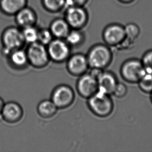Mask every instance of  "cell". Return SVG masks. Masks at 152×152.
Here are the masks:
<instances>
[{
	"label": "cell",
	"mask_w": 152,
	"mask_h": 152,
	"mask_svg": "<svg viewBox=\"0 0 152 152\" xmlns=\"http://www.w3.org/2000/svg\"><path fill=\"white\" fill-rule=\"evenodd\" d=\"M123 2H126V3H129V2H132L134 0H121Z\"/></svg>",
	"instance_id": "cell-30"
},
{
	"label": "cell",
	"mask_w": 152,
	"mask_h": 152,
	"mask_svg": "<svg viewBox=\"0 0 152 152\" xmlns=\"http://www.w3.org/2000/svg\"><path fill=\"white\" fill-rule=\"evenodd\" d=\"M23 109L16 102H10L4 104L1 115L6 121L10 123L18 121L23 116Z\"/></svg>",
	"instance_id": "cell-13"
},
{
	"label": "cell",
	"mask_w": 152,
	"mask_h": 152,
	"mask_svg": "<svg viewBox=\"0 0 152 152\" xmlns=\"http://www.w3.org/2000/svg\"><path fill=\"white\" fill-rule=\"evenodd\" d=\"M3 43L8 52L20 48L25 42L22 31L15 28H10L4 32L2 37Z\"/></svg>",
	"instance_id": "cell-8"
},
{
	"label": "cell",
	"mask_w": 152,
	"mask_h": 152,
	"mask_svg": "<svg viewBox=\"0 0 152 152\" xmlns=\"http://www.w3.org/2000/svg\"><path fill=\"white\" fill-rule=\"evenodd\" d=\"M138 83L140 89L144 93H152V73L146 72Z\"/></svg>",
	"instance_id": "cell-20"
},
{
	"label": "cell",
	"mask_w": 152,
	"mask_h": 152,
	"mask_svg": "<svg viewBox=\"0 0 152 152\" xmlns=\"http://www.w3.org/2000/svg\"><path fill=\"white\" fill-rule=\"evenodd\" d=\"M87 0H65L64 6H67L68 8L74 6H80L84 4Z\"/></svg>",
	"instance_id": "cell-27"
},
{
	"label": "cell",
	"mask_w": 152,
	"mask_h": 152,
	"mask_svg": "<svg viewBox=\"0 0 152 152\" xmlns=\"http://www.w3.org/2000/svg\"><path fill=\"white\" fill-rule=\"evenodd\" d=\"M43 2L48 10L56 11L64 6L65 0H43Z\"/></svg>",
	"instance_id": "cell-24"
},
{
	"label": "cell",
	"mask_w": 152,
	"mask_h": 152,
	"mask_svg": "<svg viewBox=\"0 0 152 152\" xmlns=\"http://www.w3.org/2000/svg\"><path fill=\"white\" fill-rule=\"evenodd\" d=\"M88 105L94 114L101 117L109 116L114 108L113 101L110 95L98 91L89 98Z\"/></svg>",
	"instance_id": "cell-1"
},
{
	"label": "cell",
	"mask_w": 152,
	"mask_h": 152,
	"mask_svg": "<svg viewBox=\"0 0 152 152\" xmlns=\"http://www.w3.org/2000/svg\"><path fill=\"white\" fill-rule=\"evenodd\" d=\"M57 107L51 100H44L37 106V111L39 115L45 118L53 116L57 113Z\"/></svg>",
	"instance_id": "cell-17"
},
{
	"label": "cell",
	"mask_w": 152,
	"mask_h": 152,
	"mask_svg": "<svg viewBox=\"0 0 152 152\" xmlns=\"http://www.w3.org/2000/svg\"><path fill=\"white\" fill-rule=\"evenodd\" d=\"M97 81L98 91L109 95L113 94L115 87L118 83L114 74L107 71H103Z\"/></svg>",
	"instance_id": "cell-12"
},
{
	"label": "cell",
	"mask_w": 152,
	"mask_h": 152,
	"mask_svg": "<svg viewBox=\"0 0 152 152\" xmlns=\"http://www.w3.org/2000/svg\"><path fill=\"white\" fill-rule=\"evenodd\" d=\"M151 100H152V92L151 93Z\"/></svg>",
	"instance_id": "cell-31"
},
{
	"label": "cell",
	"mask_w": 152,
	"mask_h": 152,
	"mask_svg": "<svg viewBox=\"0 0 152 152\" xmlns=\"http://www.w3.org/2000/svg\"><path fill=\"white\" fill-rule=\"evenodd\" d=\"M124 28L126 37L130 40L136 39L140 34V28L134 23H129Z\"/></svg>",
	"instance_id": "cell-22"
},
{
	"label": "cell",
	"mask_w": 152,
	"mask_h": 152,
	"mask_svg": "<svg viewBox=\"0 0 152 152\" xmlns=\"http://www.w3.org/2000/svg\"><path fill=\"white\" fill-rule=\"evenodd\" d=\"M103 72V70L98 68H91L89 74H91V76L98 80Z\"/></svg>",
	"instance_id": "cell-28"
},
{
	"label": "cell",
	"mask_w": 152,
	"mask_h": 152,
	"mask_svg": "<svg viewBox=\"0 0 152 152\" xmlns=\"http://www.w3.org/2000/svg\"><path fill=\"white\" fill-rule=\"evenodd\" d=\"M26 0H1L2 10L8 14H14L25 7Z\"/></svg>",
	"instance_id": "cell-15"
},
{
	"label": "cell",
	"mask_w": 152,
	"mask_h": 152,
	"mask_svg": "<svg viewBox=\"0 0 152 152\" xmlns=\"http://www.w3.org/2000/svg\"><path fill=\"white\" fill-rule=\"evenodd\" d=\"M146 73L141 61L136 59L128 60L121 66V73L128 82H138Z\"/></svg>",
	"instance_id": "cell-4"
},
{
	"label": "cell",
	"mask_w": 152,
	"mask_h": 152,
	"mask_svg": "<svg viewBox=\"0 0 152 152\" xmlns=\"http://www.w3.org/2000/svg\"><path fill=\"white\" fill-rule=\"evenodd\" d=\"M47 49L50 59L55 62L61 63L70 57V46L61 39L52 40L48 45Z\"/></svg>",
	"instance_id": "cell-5"
},
{
	"label": "cell",
	"mask_w": 152,
	"mask_h": 152,
	"mask_svg": "<svg viewBox=\"0 0 152 152\" xmlns=\"http://www.w3.org/2000/svg\"><path fill=\"white\" fill-rule=\"evenodd\" d=\"M126 38L125 28L119 25H112L107 27L103 33L104 40L109 45H117Z\"/></svg>",
	"instance_id": "cell-10"
},
{
	"label": "cell",
	"mask_w": 152,
	"mask_h": 152,
	"mask_svg": "<svg viewBox=\"0 0 152 152\" xmlns=\"http://www.w3.org/2000/svg\"><path fill=\"white\" fill-rule=\"evenodd\" d=\"M50 31L57 39H65L70 32V26L62 19H57L51 23Z\"/></svg>",
	"instance_id": "cell-14"
},
{
	"label": "cell",
	"mask_w": 152,
	"mask_h": 152,
	"mask_svg": "<svg viewBox=\"0 0 152 152\" xmlns=\"http://www.w3.org/2000/svg\"><path fill=\"white\" fill-rule=\"evenodd\" d=\"M67 69L74 76H81L86 73L89 68L87 56L81 53L74 54L68 58Z\"/></svg>",
	"instance_id": "cell-9"
},
{
	"label": "cell",
	"mask_w": 152,
	"mask_h": 152,
	"mask_svg": "<svg viewBox=\"0 0 152 152\" xmlns=\"http://www.w3.org/2000/svg\"><path fill=\"white\" fill-rule=\"evenodd\" d=\"M16 20L23 28L33 26L35 21V14L30 9L24 7L17 13Z\"/></svg>",
	"instance_id": "cell-16"
},
{
	"label": "cell",
	"mask_w": 152,
	"mask_h": 152,
	"mask_svg": "<svg viewBox=\"0 0 152 152\" xmlns=\"http://www.w3.org/2000/svg\"><path fill=\"white\" fill-rule=\"evenodd\" d=\"M66 41L70 46H76L80 45L83 40L82 34L79 31L73 30L70 31L66 37Z\"/></svg>",
	"instance_id": "cell-21"
},
{
	"label": "cell",
	"mask_w": 152,
	"mask_h": 152,
	"mask_svg": "<svg viewBox=\"0 0 152 152\" xmlns=\"http://www.w3.org/2000/svg\"><path fill=\"white\" fill-rule=\"evenodd\" d=\"M87 58L90 68L103 70L111 64L112 53L107 46L99 44L94 46L89 50Z\"/></svg>",
	"instance_id": "cell-2"
},
{
	"label": "cell",
	"mask_w": 152,
	"mask_h": 152,
	"mask_svg": "<svg viewBox=\"0 0 152 152\" xmlns=\"http://www.w3.org/2000/svg\"><path fill=\"white\" fill-rule=\"evenodd\" d=\"M26 53L28 62L35 68H44L50 61L47 48L39 42L30 44Z\"/></svg>",
	"instance_id": "cell-3"
},
{
	"label": "cell",
	"mask_w": 152,
	"mask_h": 152,
	"mask_svg": "<svg viewBox=\"0 0 152 152\" xmlns=\"http://www.w3.org/2000/svg\"><path fill=\"white\" fill-rule=\"evenodd\" d=\"M66 19L70 26L78 29L85 25L87 19L86 13L79 6H72L68 8Z\"/></svg>",
	"instance_id": "cell-11"
},
{
	"label": "cell",
	"mask_w": 152,
	"mask_h": 152,
	"mask_svg": "<svg viewBox=\"0 0 152 152\" xmlns=\"http://www.w3.org/2000/svg\"><path fill=\"white\" fill-rule=\"evenodd\" d=\"M4 104L3 101L1 98H0V115L1 114V113H2V109L3 107Z\"/></svg>",
	"instance_id": "cell-29"
},
{
	"label": "cell",
	"mask_w": 152,
	"mask_h": 152,
	"mask_svg": "<svg viewBox=\"0 0 152 152\" xmlns=\"http://www.w3.org/2000/svg\"><path fill=\"white\" fill-rule=\"evenodd\" d=\"M10 60L12 64L18 68H23L29 62L27 53L20 48L12 50L10 53Z\"/></svg>",
	"instance_id": "cell-18"
},
{
	"label": "cell",
	"mask_w": 152,
	"mask_h": 152,
	"mask_svg": "<svg viewBox=\"0 0 152 152\" xmlns=\"http://www.w3.org/2000/svg\"><path fill=\"white\" fill-rule=\"evenodd\" d=\"M39 32V31H37V29L33 26L23 28L22 33L25 42L29 44L38 42Z\"/></svg>",
	"instance_id": "cell-19"
},
{
	"label": "cell",
	"mask_w": 152,
	"mask_h": 152,
	"mask_svg": "<svg viewBox=\"0 0 152 152\" xmlns=\"http://www.w3.org/2000/svg\"><path fill=\"white\" fill-rule=\"evenodd\" d=\"M53 35L50 30L43 29L39 32L38 42L44 45H48L53 40Z\"/></svg>",
	"instance_id": "cell-23"
},
{
	"label": "cell",
	"mask_w": 152,
	"mask_h": 152,
	"mask_svg": "<svg viewBox=\"0 0 152 152\" xmlns=\"http://www.w3.org/2000/svg\"><path fill=\"white\" fill-rule=\"evenodd\" d=\"M51 98V100L58 109H64L73 103L75 99V94L70 86L61 85L55 89Z\"/></svg>",
	"instance_id": "cell-6"
},
{
	"label": "cell",
	"mask_w": 152,
	"mask_h": 152,
	"mask_svg": "<svg viewBox=\"0 0 152 152\" xmlns=\"http://www.w3.org/2000/svg\"><path fill=\"white\" fill-rule=\"evenodd\" d=\"M76 87L80 96L88 99L98 91V81L91 74L85 73L80 76L77 83Z\"/></svg>",
	"instance_id": "cell-7"
},
{
	"label": "cell",
	"mask_w": 152,
	"mask_h": 152,
	"mask_svg": "<svg viewBox=\"0 0 152 152\" xmlns=\"http://www.w3.org/2000/svg\"><path fill=\"white\" fill-rule=\"evenodd\" d=\"M127 93V88L125 85L121 83H118L116 86L114 91L113 95L117 98H123L125 97Z\"/></svg>",
	"instance_id": "cell-26"
},
{
	"label": "cell",
	"mask_w": 152,
	"mask_h": 152,
	"mask_svg": "<svg viewBox=\"0 0 152 152\" xmlns=\"http://www.w3.org/2000/svg\"><path fill=\"white\" fill-rule=\"evenodd\" d=\"M141 62L146 72L152 73V50L144 54Z\"/></svg>",
	"instance_id": "cell-25"
}]
</instances>
